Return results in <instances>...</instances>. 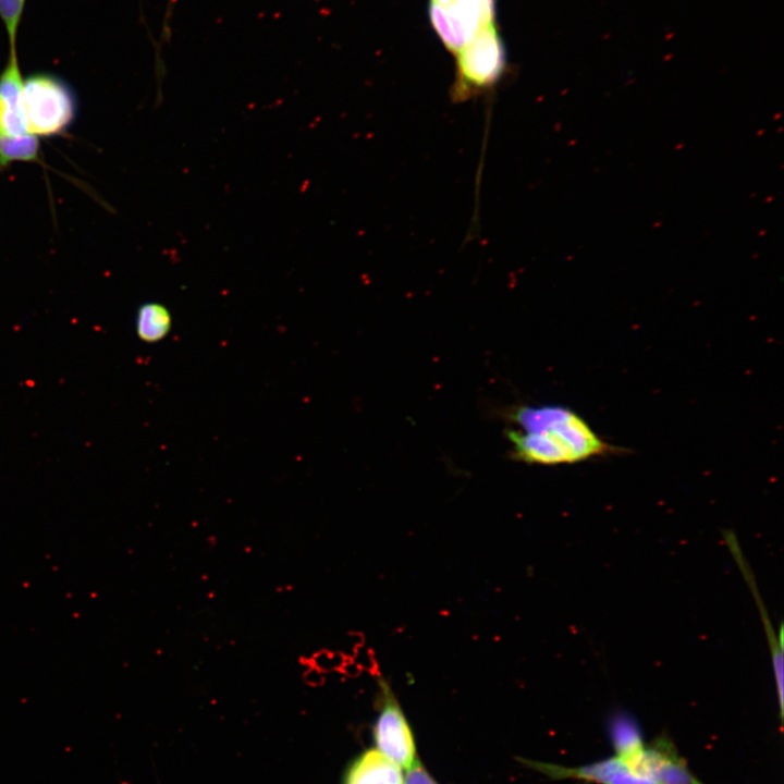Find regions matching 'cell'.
I'll return each instance as SVG.
<instances>
[{
  "label": "cell",
  "instance_id": "obj_1",
  "mask_svg": "<svg viewBox=\"0 0 784 784\" xmlns=\"http://www.w3.org/2000/svg\"><path fill=\"white\" fill-rule=\"evenodd\" d=\"M522 430H509L514 456L523 462L560 465L617 452L574 411L559 406H522L513 414Z\"/></svg>",
  "mask_w": 784,
  "mask_h": 784
},
{
  "label": "cell",
  "instance_id": "obj_2",
  "mask_svg": "<svg viewBox=\"0 0 784 784\" xmlns=\"http://www.w3.org/2000/svg\"><path fill=\"white\" fill-rule=\"evenodd\" d=\"M39 137L29 132L25 103L24 78L16 49H10L0 74V170L14 161H35Z\"/></svg>",
  "mask_w": 784,
  "mask_h": 784
},
{
  "label": "cell",
  "instance_id": "obj_3",
  "mask_svg": "<svg viewBox=\"0 0 784 784\" xmlns=\"http://www.w3.org/2000/svg\"><path fill=\"white\" fill-rule=\"evenodd\" d=\"M506 69L505 49L494 23L480 30L456 53L454 102H464L491 89Z\"/></svg>",
  "mask_w": 784,
  "mask_h": 784
},
{
  "label": "cell",
  "instance_id": "obj_4",
  "mask_svg": "<svg viewBox=\"0 0 784 784\" xmlns=\"http://www.w3.org/2000/svg\"><path fill=\"white\" fill-rule=\"evenodd\" d=\"M24 103L29 132L37 137L61 133L75 114L71 89L49 74H34L24 79Z\"/></svg>",
  "mask_w": 784,
  "mask_h": 784
},
{
  "label": "cell",
  "instance_id": "obj_5",
  "mask_svg": "<svg viewBox=\"0 0 784 784\" xmlns=\"http://www.w3.org/2000/svg\"><path fill=\"white\" fill-rule=\"evenodd\" d=\"M494 0H452L429 3L430 22L448 50L458 53L475 36L494 23Z\"/></svg>",
  "mask_w": 784,
  "mask_h": 784
},
{
  "label": "cell",
  "instance_id": "obj_6",
  "mask_svg": "<svg viewBox=\"0 0 784 784\" xmlns=\"http://www.w3.org/2000/svg\"><path fill=\"white\" fill-rule=\"evenodd\" d=\"M372 733L376 749L400 769L407 770L417 760L411 726L385 681H380V711Z\"/></svg>",
  "mask_w": 784,
  "mask_h": 784
},
{
  "label": "cell",
  "instance_id": "obj_7",
  "mask_svg": "<svg viewBox=\"0 0 784 784\" xmlns=\"http://www.w3.org/2000/svg\"><path fill=\"white\" fill-rule=\"evenodd\" d=\"M632 769L657 784H703L689 770L673 743L660 736L625 760Z\"/></svg>",
  "mask_w": 784,
  "mask_h": 784
},
{
  "label": "cell",
  "instance_id": "obj_8",
  "mask_svg": "<svg viewBox=\"0 0 784 784\" xmlns=\"http://www.w3.org/2000/svg\"><path fill=\"white\" fill-rule=\"evenodd\" d=\"M522 762L554 780L573 779L593 784H657L636 773L623 758L616 755L579 767H564L525 759Z\"/></svg>",
  "mask_w": 784,
  "mask_h": 784
},
{
  "label": "cell",
  "instance_id": "obj_9",
  "mask_svg": "<svg viewBox=\"0 0 784 784\" xmlns=\"http://www.w3.org/2000/svg\"><path fill=\"white\" fill-rule=\"evenodd\" d=\"M724 542L730 553L734 558L736 565L738 566L743 577L749 587L754 600L757 604L758 612L763 624V628L767 635L768 646L770 649L773 675L775 681V688L779 701L780 718L783 719V678H784V666H783V624L779 627V634L774 630L765 605L759 592V588L756 584L754 573L748 566V562L743 553L736 535L733 531L726 530L723 532Z\"/></svg>",
  "mask_w": 784,
  "mask_h": 784
},
{
  "label": "cell",
  "instance_id": "obj_10",
  "mask_svg": "<svg viewBox=\"0 0 784 784\" xmlns=\"http://www.w3.org/2000/svg\"><path fill=\"white\" fill-rule=\"evenodd\" d=\"M343 784H404V776L396 764L373 748L350 764Z\"/></svg>",
  "mask_w": 784,
  "mask_h": 784
},
{
  "label": "cell",
  "instance_id": "obj_11",
  "mask_svg": "<svg viewBox=\"0 0 784 784\" xmlns=\"http://www.w3.org/2000/svg\"><path fill=\"white\" fill-rule=\"evenodd\" d=\"M608 732L615 755L628 760L646 745L641 728L634 716L618 711L611 715Z\"/></svg>",
  "mask_w": 784,
  "mask_h": 784
},
{
  "label": "cell",
  "instance_id": "obj_12",
  "mask_svg": "<svg viewBox=\"0 0 784 784\" xmlns=\"http://www.w3.org/2000/svg\"><path fill=\"white\" fill-rule=\"evenodd\" d=\"M171 321V315L164 305L146 303L137 313V334L145 342L160 341L169 333Z\"/></svg>",
  "mask_w": 784,
  "mask_h": 784
},
{
  "label": "cell",
  "instance_id": "obj_13",
  "mask_svg": "<svg viewBox=\"0 0 784 784\" xmlns=\"http://www.w3.org/2000/svg\"><path fill=\"white\" fill-rule=\"evenodd\" d=\"M25 2L26 0H0V19L8 34L10 49H15Z\"/></svg>",
  "mask_w": 784,
  "mask_h": 784
},
{
  "label": "cell",
  "instance_id": "obj_14",
  "mask_svg": "<svg viewBox=\"0 0 784 784\" xmlns=\"http://www.w3.org/2000/svg\"><path fill=\"white\" fill-rule=\"evenodd\" d=\"M404 784H438L425 767L416 760L411 768L406 770Z\"/></svg>",
  "mask_w": 784,
  "mask_h": 784
},
{
  "label": "cell",
  "instance_id": "obj_15",
  "mask_svg": "<svg viewBox=\"0 0 784 784\" xmlns=\"http://www.w3.org/2000/svg\"><path fill=\"white\" fill-rule=\"evenodd\" d=\"M441 5H448L452 0H432Z\"/></svg>",
  "mask_w": 784,
  "mask_h": 784
}]
</instances>
